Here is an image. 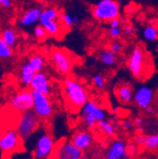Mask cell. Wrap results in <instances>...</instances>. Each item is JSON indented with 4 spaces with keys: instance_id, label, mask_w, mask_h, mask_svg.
Returning a JSON list of instances; mask_svg holds the SVG:
<instances>
[{
    "instance_id": "obj_17",
    "label": "cell",
    "mask_w": 158,
    "mask_h": 159,
    "mask_svg": "<svg viewBox=\"0 0 158 159\" xmlns=\"http://www.w3.org/2000/svg\"><path fill=\"white\" fill-rule=\"evenodd\" d=\"M134 90L130 84H120L115 89V96L117 99L123 104H129L133 102Z\"/></svg>"
},
{
    "instance_id": "obj_23",
    "label": "cell",
    "mask_w": 158,
    "mask_h": 159,
    "mask_svg": "<svg viewBox=\"0 0 158 159\" xmlns=\"http://www.w3.org/2000/svg\"><path fill=\"white\" fill-rule=\"evenodd\" d=\"M1 37L4 41L11 47V48H15L17 46V42H18V36L16 31L11 29V28H7L5 29L2 33H1Z\"/></svg>"
},
{
    "instance_id": "obj_4",
    "label": "cell",
    "mask_w": 158,
    "mask_h": 159,
    "mask_svg": "<svg viewBox=\"0 0 158 159\" xmlns=\"http://www.w3.org/2000/svg\"><path fill=\"white\" fill-rule=\"evenodd\" d=\"M93 17L100 22H111L120 18V6L115 0H100L92 8Z\"/></svg>"
},
{
    "instance_id": "obj_10",
    "label": "cell",
    "mask_w": 158,
    "mask_h": 159,
    "mask_svg": "<svg viewBox=\"0 0 158 159\" xmlns=\"http://www.w3.org/2000/svg\"><path fill=\"white\" fill-rule=\"evenodd\" d=\"M33 111L41 119H47L53 114V105L47 95L32 90Z\"/></svg>"
},
{
    "instance_id": "obj_11",
    "label": "cell",
    "mask_w": 158,
    "mask_h": 159,
    "mask_svg": "<svg viewBox=\"0 0 158 159\" xmlns=\"http://www.w3.org/2000/svg\"><path fill=\"white\" fill-rule=\"evenodd\" d=\"M103 159H130L128 143L121 138L113 139L103 152Z\"/></svg>"
},
{
    "instance_id": "obj_21",
    "label": "cell",
    "mask_w": 158,
    "mask_h": 159,
    "mask_svg": "<svg viewBox=\"0 0 158 159\" xmlns=\"http://www.w3.org/2000/svg\"><path fill=\"white\" fill-rule=\"evenodd\" d=\"M26 63L29 65V66L35 73H38V72L43 71V69L45 68L46 58L42 54H40V53H34V54H31L28 58Z\"/></svg>"
},
{
    "instance_id": "obj_7",
    "label": "cell",
    "mask_w": 158,
    "mask_h": 159,
    "mask_svg": "<svg viewBox=\"0 0 158 159\" xmlns=\"http://www.w3.org/2000/svg\"><path fill=\"white\" fill-rule=\"evenodd\" d=\"M49 60L55 70L61 75H68L75 66L74 57L64 48H53Z\"/></svg>"
},
{
    "instance_id": "obj_39",
    "label": "cell",
    "mask_w": 158,
    "mask_h": 159,
    "mask_svg": "<svg viewBox=\"0 0 158 159\" xmlns=\"http://www.w3.org/2000/svg\"><path fill=\"white\" fill-rule=\"evenodd\" d=\"M45 1H47V2H52V1H54V0H45Z\"/></svg>"
},
{
    "instance_id": "obj_18",
    "label": "cell",
    "mask_w": 158,
    "mask_h": 159,
    "mask_svg": "<svg viewBox=\"0 0 158 159\" xmlns=\"http://www.w3.org/2000/svg\"><path fill=\"white\" fill-rule=\"evenodd\" d=\"M134 142L143 146L146 150H155L158 148V132L146 135H137L134 138Z\"/></svg>"
},
{
    "instance_id": "obj_31",
    "label": "cell",
    "mask_w": 158,
    "mask_h": 159,
    "mask_svg": "<svg viewBox=\"0 0 158 159\" xmlns=\"http://www.w3.org/2000/svg\"><path fill=\"white\" fill-rule=\"evenodd\" d=\"M138 152V145L135 142H131L128 144V154L130 157H133Z\"/></svg>"
},
{
    "instance_id": "obj_22",
    "label": "cell",
    "mask_w": 158,
    "mask_h": 159,
    "mask_svg": "<svg viewBox=\"0 0 158 159\" xmlns=\"http://www.w3.org/2000/svg\"><path fill=\"white\" fill-rule=\"evenodd\" d=\"M142 36L148 42H155L158 40V27L155 23L147 24L142 30Z\"/></svg>"
},
{
    "instance_id": "obj_38",
    "label": "cell",
    "mask_w": 158,
    "mask_h": 159,
    "mask_svg": "<svg viewBox=\"0 0 158 159\" xmlns=\"http://www.w3.org/2000/svg\"><path fill=\"white\" fill-rule=\"evenodd\" d=\"M153 107L151 105V106H149V107H147L146 109H145V112L147 113V114H149V115H151V114H153Z\"/></svg>"
},
{
    "instance_id": "obj_25",
    "label": "cell",
    "mask_w": 158,
    "mask_h": 159,
    "mask_svg": "<svg viewBox=\"0 0 158 159\" xmlns=\"http://www.w3.org/2000/svg\"><path fill=\"white\" fill-rule=\"evenodd\" d=\"M13 56L12 48H11L2 37L0 36V59L1 60H10Z\"/></svg>"
},
{
    "instance_id": "obj_35",
    "label": "cell",
    "mask_w": 158,
    "mask_h": 159,
    "mask_svg": "<svg viewBox=\"0 0 158 159\" xmlns=\"http://www.w3.org/2000/svg\"><path fill=\"white\" fill-rule=\"evenodd\" d=\"M122 30H123V34H124L125 36H127V37L133 36V35L134 34V32H135V29H134L132 25H130V24L125 25V26L122 28Z\"/></svg>"
},
{
    "instance_id": "obj_5",
    "label": "cell",
    "mask_w": 158,
    "mask_h": 159,
    "mask_svg": "<svg viewBox=\"0 0 158 159\" xmlns=\"http://www.w3.org/2000/svg\"><path fill=\"white\" fill-rule=\"evenodd\" d=\"M81 116L84 125L88 128H94L107 117V111L95 101H88L81 109Z\"/></svg>"
},
{
    "instance_id": "obj_40",
    "label": "cell",
    "mask_w": 158,
    "mask_h": 159,
    "mask_svg": "<svg viewBox=\"0 0 158 159\" xmlns=\"http://www.w3.org/2000/svg\"><path fill=\"white\" fill-rule=\"evenodd\" d=\"M26 159H33V158L31 157V158H26Z\"/></svg>"
},
{
    "instance_id": "obj_6",
    "label": "cell",
    "mask_w": 158,
    "mask_h": 159,
    "mask_svg": "<svg viewBox=\"0 0 158 159\" xmlns=\"http://www.w3.org/2000/svg\"><path fill=\"white\" fill-rule=\"evenodd\" d=\"M56 150L55 140L50 134L43 131L38 134L33 149L31 152V156L33 159H50Z\"/></svg>"
},
{
    "instance_id": "obj_9",
    "label": "cell",
    "mask_w": 158,
    "mask_h": 159,
    "mask_svg": "<svg viewBox=\"0 0 158 159\" xmlns=\"http://www.w3.org/2000/svg\"><path fill=\"white\" fill-rule=\"evenodd\" d=\"M23 142L15 129H9L0 135V151L5 154L13 153L22 149Z\"/></svg>"
},
{
    "instance_id": "obj_36",
    "label": "cell",
    "mask_w": 158,
    "mask_h": 159,
    "mask_svg": "<svg viewBox=\"0 0 158 159\" xmlns=\"http://www.w3.org/2000/svg\"><path fill=\"white\" fill-rule=\"evenodd\" d=\"M109 26L110 27H121V21L120 18L117 19H114L111 22H109Z\"/></svg>"
},
{
    "instance_id": "obj_2",
    "label": "cell",
    "mask_w": 158,
    "mask_h": 159,
    "mask_svg": "<svg viewBox=\"0 0 158 159\" xmlns=\"http://www.w3.org/2000/svg\"><path fill=\"white\" fill-rule=\"evenodd\" d=\"M127 68L132 76L137 80L145 79L151 70V62L141 47H134L127 59Z\"/></svg>"
},
{
    "instance_id": "obj_16",
    "label": "cell",
    "mask_w": 158,
    "mask_h": 159,
    "mask_svg": "<svg viewBox=\"0 0 158 159\" xmlns=\"http://www.w3.org/2000/svg\"><path fill=\"white\" fill-rule=\"evenodd\" d=\"M71 142L81 151L84 152L90 149L94 142V138L93 135L90 132L88 131H78L76 132L72 137H71Z\"/></svg>"
},
{
    "instance_id": "obj_3",
    "label": "cell",
    "mask_w": 158,
    "mask_h": 159,
    "mask_svg": "<svg viewBox=\"0 0 158 159\" xmlns=\"http://www.w3.org/2000/svg\"><path fill=\"white\" fill-rule=\"evenodd\" d=\"M40 117L33 109L22 113L19 116L15 130L20 135L23 141H27L37 132L40 126Z\"/></svg>"
},
{
    "instance_id": "obj_14",
    "label": "cell",
    "mask_w": 158,
    "mask_h": 159,
    "mask_svg": "<svg viewBox=\"0 0 158 159\" xmlns=\"http://www.w3.org/2000/svg\"><path fill=\"white\" fill-rule=\"evenodd\" d=\"M153 90L147 85H141L134 90L133 102L140 109H146L151 106L153 101Z\"/></svg>"
},
{
    "instance_id": "obj_29",
    "label": "cell",
    "mask_w": 158,
    "mask_h": 159,
    "mask_svg": "<svg viewBox=\"0 0 158 159\" xmlns=\"http://www.w3.org/2000/svg\"><path fill=\"white\" fill-rule=\"evenodd\" d=\"M33 35L38 40H44L47 36V33L45 28L39 24V25H36L34 27V29H33Z\"/></svg>"
},
{
    "instance_id": "obj_32",
    "label": "cell",
    "mask_w": 158,
    "mask_h": 159,
    "mask_svg": "<svg viewBox=\"0 0 158 159\" xmlns=\"http://www.w3.org/2000/svg\"><path fill=\"white\" fill-rule=\"evenodd\" d=\"M134 127H135V125H134L133 120L129 119V118L125 119V120H123V122L121 123V128L124 131H132Z\"/></svg>"
},
{
    "instance_id": "obj_15",
    "label": "cell",
    "mask_w": 158,
    "mask_h": 159,
    "mask_svg": "<svg viewBox=\"0 0 158 159\" xmlns=\"http://www.w3.org/2000/svg\"><path fill=\"white\" fill-rule=\"evenodd\" d=\"M29 87L31 90L38 91V92L43 93V94L47 95V96L51 93V90H52L49 77L44 71L38 72L34 75Z\"/></svg>"
},
{
    "instance_id": "obj_20",
    "label": "cell",
    "mask_w": 158,
    "mask_h": 159,
    "mask_svg": "<svg viewBox=\"0 0 158 159\" xmlns=\"http://www.w3.org/2000/svg\"><path fill=\"white\" fill-rule=\"evenodd\" d=\"M98 60L103 66L113 67L117 63V54L113 52L109 48H105L98 51Z\"/></svg>"
},
{
    "instance_id": "obj_33",
    "label": "cell",
    "mask_w": 158,
    "mask_h": 159,
    "mask_svg": "<svg viewBox=\"0 0 158 159\" xmlns=\"http://www.w3.org/2000/svg\"><path fill=\"white\" fill-rule=\"evenodd\" d=\"M133 122H134V125L135 127L138 129L139 132H143L144 131V124H145V121H144V118L141 117V116H136L134 119H133Z\"/></svg>"
},
{
    "instance_id": "obj_27",
    "label": "cell",
    "mask_w": 158,
    "mask_h": 159,
    "mask_svg": "<svg viewBox=\"0 0 158 159\" xmlns=\"http://www.w3.org/2000/svg\"><path fill=\"white\" fill-rule=\"evenodd\" d=\"M61 21L65 29H70L72 28L75 24V15H72L69 12H64L61 15Z\"/></svg>"
},
{
    "instance_id": "obj_28",
    "label": "cell",
    "mask_w": 158,
    "mask_h": 159,
    "mask_svg": "<svg viewBox=\"0 0 158 159\" xmlns=\"http://www.w3.org/2000/svg\"><path fill=\"white\" fill-rule=\"evenodd\" d=\"M108 35L111 39L113 40H117L122 34H123V30L121 27H108Z\"/></svg>"
},
{
    "instance_id": "obj_13",
    "label": "cell",
    "mask_w": 158,
    "mask_h": 159,
    "mask_svg": "<svg viewBox=\"0 0 158 159\" xmlns=\"http://www.w3.org/2000/svg\"><path fill=\"white\" fill-rule=\"evenodd\" d=\"M43 9L40 6H33L27 9L19 17L18 24L21 28H30L36 26L37 23L40 22V18Z\"/></svg>"
},
{
    "instance_id": "obj_19",
    "label": "cell",
    "mask_w": 158,
    "mask_h": 159,
    "mask_svg": "<svg viewBox=\"0 0 158 159\" xmlns=\"http://www.w3.org/2000/svg\"><path fill=\"white\" fill-rule=\"evenodd\" d=\"M36 73L29 66V65L25 62L21 65L18 71V78L19 82L24 87H29L30 83Z\"/></svg>"
},
{
    "instance_id": "obj_37",
    "label": "cell",
    "mask_w": 158,
    "mask_h": 159,
    "mask_svg": "<svg viewBox=\"0 0 158 159\" xmlns=\"http://www.w3.org/2000/svg\"><path fill=\"white\" fill-rule=\"evenodd\" d=\"M102 156V152L100 150H95L94 152H92V157L94 159H97V158H100Z\"/></svg>"
},
{
    "instance_id": "obj_8",
    "label": "cell",
    "mask_w": 158,
    "mask_h": 159,
    "mask_svg": "<svg viewBox=\"0 0 158 159\" xmlns=\"http://www.w3.org/2000/svg\"><path fill=\"white\" fill-rule=\"evenodd\" d=\"M9 105L18 113H24L33 108V95L31 89H22L14 93L9 99Z\"/></svg>"
},
{
    "instance_id": "obj_1",
    "label": "cell",
    "mask_w": 158,
    "mask_h": 159,
    "mask_svg": "<svg viewBox=\"0 0 158 159\" xmlns=\"http://www.w3.org/2000/svg\"><path fill=\"white\" fill-rule=\"evenodd\" d=\"M63 90L66 106L73 111L82 109L89 101L85 86L73 77H65L63 80Z\"/></svg>"
},
{
    "instance_id": "obj_34",
    "label": "cell",
    "mask_w": 158,
    "mask_h": 159,
    "mask_svg": "<svg viewBox=\"0 0 158 159\" xmlns=\"http://www.w3.org/2000/svg\"><path fill=\"white\" fill-rule=\"evenodd\" d=\"M13 0H0V8L5 11H9L12 9Z\"/></svg>"
},
{
    "instance_id": "obj_26",
    "label": "cell",
    "mask_w": 158,
    "mask_h": 159,
    "mask_svg": "<svg viewBox=\"0 0 158 159\" xmlns=\"http://www.w3.org/2000/svg\"><path fill=\"white\" fill-rule=\"evenodd\" d=\"M92 84L97 88L102 90L106 86V79L102 73H96L92 77Z\"/></svg>"
},
{
    "instance_id": "obj_30",
    "label": "cell",
    "mask_w": 158,
    "mask_h": 159,
    "mask_svg": "<svg viewBox=\"0 0 158 159\" xmlns=\"http://www.w3.org/2000/svg\"><path fill=\"white\" fill-rule=\"evenodd\" d=\"M109 48H110L113 52H115V54H118V53L121 52V51L123 50V48H124V45H123V43H122V42L118 41V40H114L113 42H111V43H110V45H109Z\"/></svg>"
},
{
    "instance_id": "obj_24",
    "label": "cell",
    "mask_w": 158,
    "mask_h": 159,
    "mask_svg": "<svg viewBox=\"0 0 158 159\" xmlns=\"http://www.w3.org/2000/svg\"><path fill=\"white\" fill-rule=\"evenodd\" d=\"M97 125L100 130L108 137H112L115 134V126L112 121L108 120V119L101 121Z\"/></svg>"
},
{
    "instance_id": "obj_12",
    "label": "cell",
    "mask_w": 158,
    "mask_h": 159,
    "mask_svg": "<svg viewBox=\"0 0 158 159\" xmlns=\"http://www.w3.org/2000/svg\"><path fill=\"white\" fill-rule=\"evenodd\" d=\"M54 159H83L84 152L78 149L71 140H63L56 146Z\"/></svg>"
}]
</instances>
